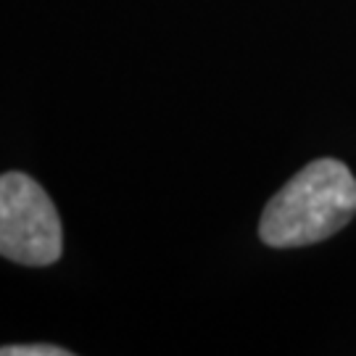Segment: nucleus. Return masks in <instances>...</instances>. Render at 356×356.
I'll use <instances>...</instances> for the list:
<instances>
[{"mask_svg":"<svg viewBox=\"0 0 356 356\" xmlns=\"http://www.w3.org/2000/svg\"><path fill=\"white\" fill-rule=\"evenodd\" d=\"M356 214V177L338 159L304 166L275 198L259 222V238L272 248L314 245L343 229Z\"/></svg>","mask_w":356,"mask_h":356,"instance_id":"obj_1","label":"nucleus"},{"mask_svg":"<svg viewBox=\"0 0 356 356\" xmlns=\"http://www.w3.org/2000/svg\"><path fill=\"white\" fill-rule=\"evenodd\" d=\"M64 229L45 188L22 172L0 175V256L24 267L61 259Z\"/></svg>","mask_w":356,"mask_h":356,"instance_id":"obj_2","label":"nucleus"},{"mask_svg":"<svg viewBox=\"0 0 356 356\" xmlns=\"http://www.w3.org/2000/svg\"><path fill=\"white\" fill-rule=\"evenodd\" d=\"M72 351H66L61 346L51 343H29V346H0V356H69Z\"/></svg>","mask_w":356,"mask_h":356,"instance_id":"obj_3","label":"nucleus"}]
</instances>
